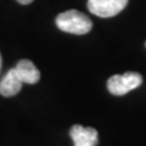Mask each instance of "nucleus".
<instances>
[{"instance_id": "obj_7", "label": "nucleus", "mask_w": 146, "mask_h": 146, "mask_svg": "<svg viewBox=\"0 0 146 146\" xmlns=\"http://www.w3.org/2000/svg\"><path fill=\"white\" fill-rule=\"evenodd\" d=\"M20 4H22V5H28V4H31L33 0H17Z\"/></svg>"}, {"instance_id": "obj_2", "label": "nucleus", "mask_w": 146, "mask_h": 146, "mask_svg": "<svg viewBox=\"0 0 146 146\" xmlns=\"http://www.w3.org/2000/svg\"><path fill=\"white\" fill-rule=\"evenodd\" d=\"M143 83V77L136 72H125L123 74L112 76L107 80V89L112 95L121 96L136 89Z\"/></svg>"}, {"instance_id": "obj_5", "label": "nucleus", "mask_w": 146, "mask_h": 146, "mask_svg": "<svg viewBox=\"0 0 146 146\" xmlns=\"http://www.w3.org/2000/svg\"><path fill=\"white\" fill-rule=\"evenodd\" d=\"M22 84L23 83L20 79V77H18L16 70L15 68H11L3 77V79L0 80V94L5 98L15 96L16 94L20 93Z\"/></svg>"}, {"instance_id": "obj_3", "label": "nucleus", "mask_w": 146, "mask_h": 146, "mask_svg": "<svg viewBox=\"0 0 146 146\" xmlns=\"http://www.w3.org/2000/svg\"><path fill=\"white\" fill-rule=\"evenodd\" d=\"M128 0H89L88 9L99 17H113L127 6Z\"/></svg>"}, {"instance_id": "obj_1", "label": "nucleus", "mask_w": 146, "mask_h": 146, "mask_svg": "<svg viewBox=\"0 0 146 146\" xmlns=\"http://www.w3.org/2000/svg\"><path fill=\"white\" fill-rule=\"evenodd\" d=\"M56 26L62 32L77 35L89 33L93 28L90 18L83 12L77 10H68L56 17Z\"/></svg>"}, {"instance_id": "obj_8", "label": "nucleus", "mask_w": 146, "mask_h": 146, "mask_svg": "<svg viewBox=\"0 0 146 146\" xmlns=\"http://www.w3.org/2000/svg\"><path fill=\"white\" fill-rule=\"evenodd\" d=\"M0 71H1V55H0Z\"/></svg>"}, {"instance_id": "obj_4", "label": "nucleus", "mask_w": 146, "mask_h": 146, "mask_svg": "<svg viewBox=\"0 0 146 146\" xmlns=\"http://www.w3.org/2000/svg\"><path fill=\"white\" fill-rule=\"evenodd\" d=\"M70 135L74 146H96L98 145V130L90 127L76 124L71 128Z\"/></svg>"}, {"instance_id": "obj_6", "label": "nucleus", "mask_w": 146, "mask_h": 146, "mask_svg": "<svg viewBox=\"0 0 146 146\" xmlns=\"http://www.w3.org/2000/svg\"><path fill=\"white\" fill-rule=\"evenodd\" d=\"M15 70L17 72L18 77H20V79L22 80V83L35 84V83H38V80L40 79L39 70L34 66V63L29 60L18 61Z\"/></svg>"}]
</instances>
